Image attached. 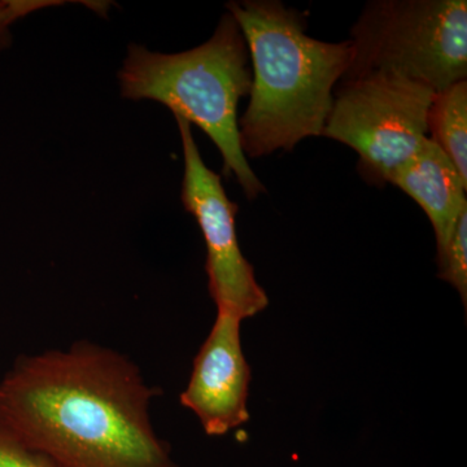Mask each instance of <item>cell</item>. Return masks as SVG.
Listing matches in <instances>:
<instances>
[{"instance_id":"cell-1","label":"cell","mask_w":467,"mask_h":467,"mask_svg":"<svg viewBox=\"0 0 467 467\" xmlns=\"http://www.w3.org/2000/svg\"><path fill=\"white\" fill-rule=\"evenodd\" d=\"M160 392L124 353L79 340L15 361L0 423L54 467H181L150 420Z\"/></svg>"},{"instance_id":"cell-2","label":"cell","mask_w":467,"mask_h":467,"mask_svg":"<svg viewBox=\"0 0 467 467\" xmlns=\"http://www.w3.org/2000/svg\"><path fill=\"white\" fill-rule=\"evenodd\" d=\"M252 61L251 99L238 121L245 158L291 152L321 137L334 90L352 61L349 41L328 43L306 33V18L278 0L230 2Z\"/></svg>"},{"instance_id":"cell-3","label":"cell","mask_w":467,"mask_h":467,"mask_svg":"<svg viewBox=\"0 0 467 467\" xmlns=\"http://www.w3.org/2000/svg\"><path fill=\"white\" fill-rule=\"evenodd\" d=\"M250 63L241 27L226 14L211 39L192 50L167 55L131 45L119 78L126 99L159 101L199 126L220 150L223 174L254 201L266 189L243 153L238 126L239 101L252 88Z\"/></svg>"},{"instance_id":"cell-4","label":"cell","mask_w":467,"mask_h":467,"mask_svg":"<svg viewBox=\"0 0 467 467\" xmlns=\"http://www.w3.org/2000/svg\"><path fill=\"white\" fill-rule=\"evenodd\" d=\"M350 36L352 61L340 81L383 73L435 92L466 81V0H376Z\"/></svg>"},{"instance_id":"cell-5","label":"cell","mask_w":467,"mask_h":467,"mask_svg":"<svg viewBox=\"0 0 467 467\" xmlns=\"http://www.w3.org/2000/svg\"><path fill=\"white\" fill-rule=\"evenodd\" d=\"M435 94L429 86L383 73L340 81L322 135L355 150L368 180L389 183L429 138Z\"/></svg>"},{"instance_id":"cell-6","label":"cell","mask_w":467,"mask_h":467,"mask_svg":"<svg viewBox=\"0 0 467 467\" xmlns=\"http://www.w3.org/2000/svg\"><path fill=\"white\" fill-rule=\"evenodd\" d=\"M184 158L181 201L198 221L205 245L209 294L217 310L242 319L251 318L266 308V292L256 281L254 266L239 247L235 217L238 205L227 198L220 175L202 161L193 140L192 124L175 117Z\"/></svg>"},{"instance_id":"cell-7","label":"cell","mask_w":467,"mask_h":467,"mask_svg":"<svg viewBox=\"0 0 467 467\" xmlns=\"http://www.w3.org/2000/svg\"><path fill=\"white\" fill-rule=\"evenodd\" d=\"M242 319L217 310L216 321L193 359L181 404L195 413L205 434L225 435L250 420L251 368L243 353Z\"/></svg>"},{"instance_id":"cell-8","label":"cell","mask_w":467,"mask_h":467,"mask_svg":"<svg viewBox=\"0 0 467 467\" xmlns=\"http://www.w3.org/2000/svg\"><path fill=\"white\" fill-rule=\"evenodd\" d=\"M389 183L410 196L434 227L438 261L444 256L461 214L467 211V182L451 159L426 138L417 152L393 173Z\"/></svg>"},{"instance_id":"cell-9","label":"cell","mask_w":467,"mask_h":467,"mask_svg":"<svg viewBox=\"0 0 467 467\" xmlns=\"http://www.w3.org/2000/svg\"><path fill=\"white\" fill-rule=\"evenodd\" d=\"M427 131L467 182V81L436 92L427 116Z\"/></svg>"},{"instance_id":"cell-10","label":"cell","mask_w":467,"mask_h":467,"mask_svg":"<svg viewBox=\"0 0 467 467\" xmlns=\"http://www.w3.org/2000/svg\"><path fill=\"white\" fill-rule=\"evenodd\" d=\"M439 278L459 291L463 306H467V211L461 214L450 245L438 261Z\"/></svg>"},{"instance_id":"cell-11","label":"cell","mask_w":467,"mask_h":467,"mask_svg":"<svg viewBox=\"0 0 467 467\" xmlns=\"http://www.w3.org/2000/svg\"><path fill=\"white\" fill-rule=\"evenodd\" d=\"M0 467H54L0 423Z\"/></svg>"},{"instance_id":"cell-12","label":"cell","mask_w":467,"mask_h":467,"mask_svg":"<svg viewBox=\"0 0 467 467\" xmlns=\"http://www.w3.org/2000/svg\"><path fill=\"white\" fill-rule=\"evenodd\" d=\"M64 0H0V50L11 42L9 26L42 8L66 5Z\"/></svg>"}]
</instances>
